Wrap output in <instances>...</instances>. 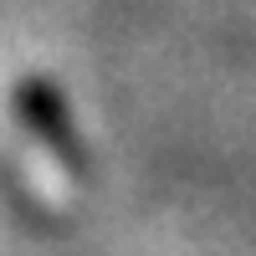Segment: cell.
I'll use <instances>...</instances> for the list:
<instances>
[{"label":"cell","mask_w":256,"mask_h":256,"mask_svg":"<svg viewBox=\"0 0 256 256\" xmlns=\"http://www.w3.org/2000/svg\"><path fill=\"white\" fill-rule=\"evenodd\" d=\"M16 102H20V123H26L41 144H52V154H62V159L77 169V164H82V159H77L82 148H77V134H72V123H67L62 98H56L52 88H41V82H20Z\"/></svg>","instance_id":"obj_1"}]
</instances>
